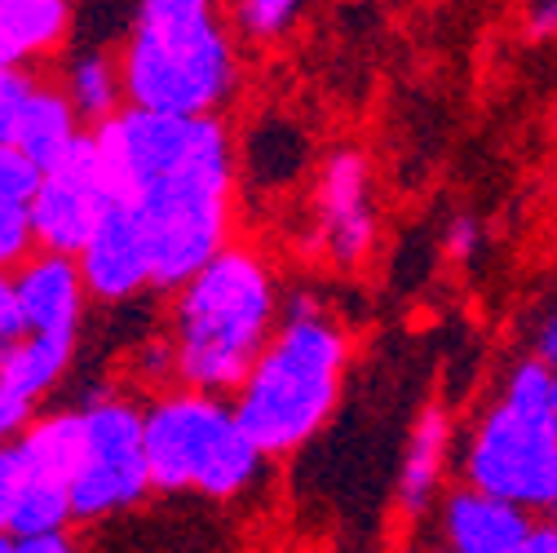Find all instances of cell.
<instances>
[{"mask_svg": "<svg viewBox=\"0 0 557 553\" xmlns=\"http://www.w3.org/2000/svg\"><path fill=\"white\" fill-rule=\"evenodd\" d=\"M319 244L332 261L355 266L368 257L376 239V213H372V173L359 151L327 156L319 173Z\"/></svg>", "mask_w": 557, "mask_h": 553, "instance_id": "obj_10", "label": "cell"}, {"mask_svg": "<svg viewBox=\"0 0 557 553\" xmlns=\"http://www.w3.org/2000/svg\"><path fill=\"white\" fill-rule=\"evenodd\" d=\"M278 323L270 266L248 248H222L177 288L169 368L195 394L239 390Z\"/></svg>", "mask_w": 557, "mask_h": 553, "instance_id": "obj_3", "label": "cell"}, {"mask_svg": "<svg viewBox=\"0 0 557 553\" xmlns=\"http://www.w3.org/2000/svg\"><path fill=\"white\" fill-rule=\"evenodd\" d=\"M76 270H81L85 297H102V302H124L151 284L143 235H137V226L124 209H115V204L107 209V218L98 222L89 244L76 253Z\"/></svg>", "mask_w": 557, "mask_h": 553, "instance_id": "obj_12", "label": "cell"}, {"mask_svg": "<svg viewBox=\"0 0 557 553\" xmlns=\"http://www.w3.org/2000/svg\"><path fill=\"white\" fill-rule=\"evenodd\" d=\"M443 244H447V257H456V261H473L478 248H482V226H478V218H469V213L451 218Z\"/></svg>", "mask_w": 557, "mask_h": 553, "instance_id": "obj_23", "label": "cell"}, {"mask_svg": "<svg viewBox=\"0 0 557 553\" xmlns=\"http://www.w3.org/2000/svg\"><path fill=\"white\" fill-rule=\"evenodd\" d=\"M151 492L143 456V407L94 398L81 407V465L72 478V518H107Z\"/></svg>", "mask_w": 557, "mask_h": 553, "instance_id": "obj_7", "label": "cell"}, {"mask_svg": "<svg viewBox=\"0 0 557 553\" xmlns=\"http://www.w3.org/2000/svg\"><path fill=\"white\" fill-rule=\"evenodd\" d=\"M72 32L66 0H0V72H18L36 53H49Z\"/></svg>", "mask_w": 557, "mask_h": 553, "instance_id": "obj_15", "label": "cell"}, {"mask_svg": "<svg viewBox=\"0 0 557 553\" xmlns=\"http://www.w3.org/2000/svg\"><path fill=\"white\" fill-rule=\"evenodd\" d=\"M32 89H36V76L23 72V66L18 72H0V147L14 143V128H18V115L32 98Z\"/></svg>", "mask_w": 557, "mask_h": 553, "instance_id": "obj_21", "label": "cell"}, {"mask_svg": "<svg viewBox=\"0 0 557 553\" xmlns=\"http://www.w3.org/2000/svg\"><path fill=\"white\" fill-rule=\"evenodd\" d=\"M36 164L23 160L14 147H0V209H27L36 195Z\"/></svg>", "mask_w": 557, "mask_h": 553, "instance_id": "obj_20", "label": "cell"}, {"mask_svg": "<svg viewBox=\"0 0 557 553\" xmlns=\"http://www.w3.org/2000/svg\"><path fill=\"white\" fill-rule=\"evenodd\" d=\"M513 553H557V531H553L548 523H535V531H531Z\"/></svg>", "mask_w": 557, "mask_h": 553, "instance_id": "obj_28", "label": "cell"}, {"mask_svg": "<svg viewBox=\"0 0 557 553\" xmlns=\"http://www.w3.org/2000/svg\"><path fill=\"white\" fill-rule=\"evenodd\" d=\"M345 359V332L323 315L319 297L297 293L235 390V426L261 456L297 452L332 417Z\"/></svg>", "mask_w": 557, "mask_h": 553, "instance_id": "obj_2", "label": "cell"}, {"mask_svg": "<svg viewBox=\"0 0 557 553\" xmlns=\"http://www.w3.org/2000/svg\"><path fill=\"white\" fill-rule=\"evenodd\" d=\"M23 336V310L14 293V274H0V345H14Z\"/></svg>", "mask_w": 557, "mask_h": 553, "instance_id": "obj_25", "label": "cell"}, {"mask_svg": "<svg viewBox=\"0 0 557 553\" xmlns=\"http://www.w3.org/2000/svg\"><path fill=\"white\" fill-rule=\"evenodd\" d=\"M81 137H85V128H81L76 111L66 107L62 89L36 85L32 98H27V107H23V115H18V128H14V143L10 147L23 160H32L36 173H45V169H53V164H62L66 156H72Z\"/></svg>", "mask_w": 557, "mask_h": 553, "instance_id": "obj_14", "label": "cell"}, {"mask_svg": "<svg viewBox=\"0 0 557 553\" xmlns=\"http://www.w3.org/2000/svg\"><path fill=\"white\" fill-rule=\"evenodd\" d=\"M451 452V417L443 407H425L421 421H416L407 452H403V469H398V496L411 514H421L434 492H438V478Z\"/></svg>", "mask_w": 557, "mask_h": 553, "instance_id": "obj_16", "label": "cell"}, {"mask_svg": "<svg viewBox=\"0 0 557 553\" xmlns=\"http://www.w3.org/2000/svg\"><path fill=\"white\" fill-rule=\"evenodd\" d=\"M430 553H447V549H430Z\"/></svg>", "mask_w": 557, "mask_h": 553, "instance_id": "obj_30", "label": "cell"}, {"mask_svg": "<svg viewBox=\"0 0 557 553\" xmlns=\"http://www.w3.org/2000/svg\"><path fill=\"white\" fill-rule=\"evenodd\" d=\"M14 293L23 310V336H62L76 341L85 319V284L72 257L36 253L18 266Z\"/></svg>", "mask_w": 557, "mask_h": 553, "instance_id": "obj_11", "label": "cell"}, {"mask_svg": "<svg viewBox=\"0 0 557 553\" xmlns=\"http://www.w3.org/2000/svg\"><path fill=\"white\" fill-rule=\"evenodd\" d=\"M0 553H76V544L72 536H32V540L0 536Z\"/></svg>", "mask_w": 557, "mask_h": 553, "instance_id": "obj_27", "label": "cell"}, {"mask_svg": "<svg viewBox=\"0 0 557 553\" xmlns=\"http://www.w3.org/2000/svg\"><path fill=\"white\" fill-rule=\"evenodd\" d=\"M297 14H301L297 0H239L231 10L239 36H248V40H278L284 32H293Z\"/></svg>", "mask_w": 557, "mask_h": 553, "instance_id": "obj_19", "label": "cell"}, {"mask_svg": "<svg viewBox=\"0 0 557 553\" xmlns=\"http://www.w3.org/2000/svg\"><path fill=\"white\" fill-rule=\"evenodd\" d=\"M115 66L133 111L208 120L231 98L235 45L208 0H143Z\"/></svg>", "mask_w": 557, "mask_h": 553, "instance_id": "obj_4", "label": "cell"}, {"mask_svg": "<svg viewBox=\"0 0 557 553\" xmlns=\"http://www.w3.org/2000/svg\"><path fill=\"white\" fill-rule=\"evenodd\" d=\"M89 151L115 209L143 235L156 288H182L231 235L235 147L218 115L173 120L120 107L89 133Z\"/></svg>", "mask_w": 557, "mask_h": 553, "instance_id": "obj_1", "label": "cell"}, {"mask_svg": "<svg viewBox=\"0 0 557 553\" xmlns=\"http://www.w3.org/2000/svg\"><path fill=\"white\" fill-rule=\"evenodd\" d=\"M10 447L18 460V496H14L5 536L14 540L66 536V523H72V478L81 465V411L32 417Z\"/></svg>", "mask_w": 557, "mask_h": 553, "instance_id": "obj_8", "label": "cell"}, {"mask_svg": "<svg viewBox=\"0 0 557 553\" xmlns=\"http://www.w3.org/2000/svg\"><path fill=\"white\" fill-rule=\"evenodd\" d=\"M62 98L76 111V120H89L94 128L120 111V66L107 49H76L62 76Z\"/></svg>", "mask_w": 557, "mask_h": 553, "instance_id": "obj_18", "label": "cell"}, {"mask_svg": "<svg viewBox=\"0 0 557 553\" xmlns=\"http://www.w3.org/2000/svg\"><path fill=\"white\" fill-rule=\"evenodd\" d=\"M553 27H557V5L544 0V5H535V27H527V36L544 40V36H553Z\"/></svg>", "mask_w": 557, "mask_h": 553, "instance_id": "obj_29", "label": "cell"}, {"mask_svg": "<svg viewBox=\"0 0 557 553\" xmlns=\"http://www.w3.org/2000/svg\"><path fill=\"white\" fill-rule=\"evenodd\" d=\"M143 456L151 492H199V496H239L261 474V452L235 426L231 403L213 394L177 390L143 411Z\"/></svg>", "mask_w": 557, "mask_h": 553, "instance_id": "obj_6", "label": "cell"}, {"mask_svg": "<svg viewBox=\"0 0 557 553\" xmlns=\"http://www.w3.org/2000/svg\"><path fill=\"white\" fill-rule=\"evenodd\" d=\"M32 226H27V209H0V274L18 270L32 257Z\"/></svg>", "mask_w": 557, "mask_h": 553, "instance_id": "obj_22", "label": "cell"}, {"mask_svg": "<svg viewBox=\"0 0 557 553\" xmlns=\"http://www.w3.org/2000/svg\"><path fill=\"white\" fill-rule=\"evenodd\" d=\"M107 209H111V195L102 186V173H98L94 151H89V133H85L76 143V151L62 164L45 169L36 182V195L27 204L32 244L40 253L76 261V253L89 244V235L98 231Z\"/></svg>", "mask_w": 557, "mask_h": 553, "instance_id": "obj_9", "label": "cell"}, {"mask_svg": "<svg viewBox=\"0 0 557 553\" xmlns=\"http://www.w3.org/2000/svg\"><path fill=\"white\" fill-rule=\"evenodd\" d=\"M72 355H76V341L18 336L14 345H5V359H0V390L36 407V398H45L62 381V372L72 368Z\"/></svg>", "mask_w": 557, "mask_h": 553, "instance_id": "obj_17", "label": "cell"}, {"mask_svg": "<svg viewBox=\"0 0 557 553\" xmlns=\"http://www.w3.org/2000/svg\"><path fill=\"white\" fill-rule=\"evenodd\" d=\"M14 496H18V460H14V447H0V536L10 527Z\"/></svg>", "mask_w": 557, "mask_h": 553, "instance_id": "obj_26", "label": "cell"}, {"mask_svg": "<svg viewBox=\"0 0 557 553\" xmlns=\"http://www.w3.org/2000/svg\"><path fill=\"white\" fill-rule=\"evenodd\" d=\"M465 478L482 496H496L505 505L553 509L557 501V372L540 359H522L500 398L486 407L478 421Z\"/></svg>", "mask_w": 557, "mask_h": 553, "instance_id": "obj_5", "label": "cell"}, {"mask_svg": "<svg viewBox=\"0 0 557 553\" xmlns=\"http://www.w3.org/2000/svg\"><path fill=\"white\" fill-rule=\"evenodd\" d=\"M0 359H5V345H0ZM27 421H32V407L0 390V447H10L27 430Z\"/></svg>", "mask_w": 557, "mask_h": 553, "instance_id": "obj_24", "label": "cell"}, {"mask_svg": "<svg viewBox=\"0 0 557 553\" xmlns=\"http://www.w3.org/2000/svg\"><path fill=\"white\" fill-rule=\"evenodd\" d=\"M447 553H513L531 531V514L505 505L496 496H482L473 488H456L443 505Z\"/></svg>", "mask_w": 557, "mask_h": 553, "instance_id": "obj_13", "label": "cell"}]
</instances>
